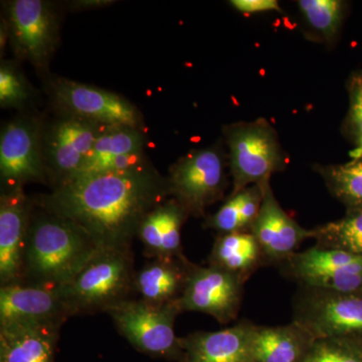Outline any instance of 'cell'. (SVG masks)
<instances>
[{
	"mask_svg": "<svg viewBox=\"0 0 362 362\" xmlns=\"http://www.w3.org/2000/svg\"><path fill=\"white\" fill-rule=\"evenodd\" d=\"M170 195L149 165L77 176L54 187L42 207L71 221L99 249H131L142 221Z\"/></svg>",
	"mask_w": 362,
	"mask_h": 362,
	"instance_id": "obj_1",
	"label": "cell"
},
{
	"mask_svg": "<svg viewBox=\"0 0 362 362\" xmlns=\"http://www.w3.org/2000/svg\"><path fill=\"white\" fill-rule=\"evenodd\" d=\"M44 209L30 216L21 282L62 288L99 247L75 223Z\"/></svg>",
	"mask_w": 362,
	"mask_h": 362,
	"instance_id": "obj_2",
	"label": "cell"
},
{
	"mask_svg": "<svg viewBox=\"0 0 362 362\" xmlns=\"http://www.w3.org/2000/svg\"><path fill=\"white\" fill-rule=\"evenodd\" d=\"M131 249H98L70 283L59 288L71 316L109 312L134 291Z\"/></svg>",
	"mask_w": 362,
	"mask_h": 362,
	"instance_id": "obj_3",
	"label": "cell"
},
{
	"mask_svg": "<svg viewBox=\"0 0 362 362\" xmlns=\"http://www.w3.org/2000/svg\"><path fill=\"white\" fill-rule=\"evenodd\" d=\"M223 136L233 180L230 194L271 180L289 164L277 131L265 118L226 125Z\"/></svg>",
	"mask_w": 362,
	"mask_h": 362,
	"instance_id": "obj_4",
	"label": "cell"
},
{
	"mask_svg": "<svg viewBox=\"0 0 362 362\" xmlns=\"http://www.w3.org/2000/svg\"><path fill=\"white\" fill-rule=\"evenodd\" d=\"M117 329L141 354L154 358L180 362L181 338L175 323L181 313L177 303L157 305L142 299H128L108 312Z\"/></svg>",
	"mask_w": 362,
	"mask_h": 362,
	"instance_id": "obj_5",
	"label": "cell"
},
{
	"mask_svg": "<svg viewBox=\"0 0 362 362\" xmlns=\"http://www.w3.org/2000/svg\"><path fill=\"white\" fill-rule=\"evenodd\" d=\"M228 154L218 146L195 150L176 162L168 178L171 197L188 216H204L228 187Z\"/></svg>",
	"mask_w": 362,
	"mask_h": 362,
	"instance_id": "obj_6",
	"label": "cell"
},
{
	"mask_svg": "<svg viewBox=\"0 0 362 362\" xmlns=\"http://www.w3.org/2000/svg\"><path fill=\"white\" fill-rule=\"evenodd\" d=\"M315 339H362V293H342L301 287L294 304V320Z\"/></svg>",
	"mask_w": 362,
	"mask_h": 362,
	"instance_id": "obj_7",
	"label": "cell"
},
{
	"mask_svg": "<svg viewBox=\"0 0 362 362\" xmlns=\"http://www.w3.org/2000/svg\"><path fill=\"white\" fill-rule=\"evenodd\" d=\"M286 276L301 287L362 293V256L314 246L281 264Z\"/></svg>",
	"mask_w": 362,
	"mask_h": 362,
	"instance_id": "obj_8",
	"label": "cell"
},
{
	"mask_svg": "<svg viewBox=\"0 0 362 362\" xmlns=\"http://www.w3.org/2000/svg\"><path fill=\"white\" fill-rule=\"evenodd\" d=\"M245 283L223 269L190 263L185 288L178 298L180 312H201L226 324L237 318Z\"/></svg>",
	"mask_w": 362,
	"mask_h": 362,
	"instance_id": "obj_9",
	"label": "cell"
},
{
	"mask_svg": "<svg viewBox=\"0 0 362 362\" xmlns=\"http://www.w3.org/2000/svg\"><path fill=\"white\" fill-rule=\"evenodd\" d=\"M0 173L8 189L45 180L40 126L20 118L6 126L0 138Z\"/></svg>",
	"mask_w": 362,
	"mask_h": 362,
	"instance_id": "obj_10",
	"label": "cell"
},
{
	"mask_svg": "<svg viewBox=\"0 0 362 362\" xmlns=\"http://www.w3.org/2000/svg\"><path fill=\"white\" fill-rule=\"evenodd\" d=\"M263 201L251 232L258 240L266 263L281 264L296 254L305 240L313 239L312 230L302 228L279 204L271 180L262 183Z\"/></svg>",
	"mask_w": 362,
	"mask_h": 362,
	"instance_id": "obj_11",
	"label": "cell"
},
{
	"mask_svg": "<svg viewBox=\"0 0 362 362\" xmlns=\"http://www.w3.org/2000/svg\"><path fill=\"white\" fill-rule=\"evenodd\" d=\"M71 314L59 288L13 283L0 288V325L61 324Z\"/></svg>",
	"mask_w": 362,
	"mask_h": 362,
	"instance_id": "obj_12",
	"label": "cell"
},
{
	"mask_svg": "<svg viewBox=\"0 0 362 362\" xmlns=\"http://www.w3.org/2000/svg\"><path fill=\"white\" fill-rule=\"evenodd\" d=\"M8 30L18 52L35 65L44 66L57 40L52 7L42 0H16L8 11Z\"/></svg>",
	"mask_w": 362,
	"mask_h": 362,
	"instance_id": "obj_13",
	"label": "cell"
},
{
	"mask_svg": "<svg viewBox=\"0 0 362 362\" xmlns=\"http://www.w3.org/2000/svg\"><path fill=\"white\" fill-rule=\"evenodd\" d=\"M54 96L66 110L90 122L136 128L139 120L137 111L129 102L88 85L59 80L54 85Z\"/></svg>",
	"mask_w": 362,
	"mask_h": 362,
	"instance_id": "obj_14",
	"label": "cell"
},
{
	"mask_svg": "<svg viewBox=\"0 0 362 362\" xmlns=\"http://www.w3.org/2000/svg\"><path fill=\"white\" fill-rule=\"evenodd\" d=\"M32 206L23 187L8 189L0 199V285L23 279Z\"/></svg>",
	"mask_w": 362,
	"mask_h": 362,
	"instance_id": "obj_15",
	"label": "cell"
},
{
	"mask_svg": "<svg viewBox=\"0 0 362 362\" xmlns=\"http://www.w3.org/2000/svg\"><path fill=\"white\" fill-rule=\"evenodd\" d=\"M100 133L94 123L80 118L61 121L52 128L47 160L56 187L81 173Z\"/></svg>",
	"mask_w": 362,
	"mask_h": 362,
	"instance_id": "obj_16",
	"label": "cell"
},
{
	"mask_svg": "<svg viewBox=\"0 0 362 362\" xmlns=\"http://www.w3.org/2000/svg\"><path fill=\"white\" fill-rule=\"evenodd\" d=\"M255 324L243 321L226 329L199 331L181 338L180 362H255Z\"/></svg>",
	"mask_w": 362,
	"mask_h": 362,
	"instance_id": "obj_17",
	"label": "cell"
},
{
	"mask_svg": "<svg viewBox=\"0 0 362 362\" xmlns=\"http://www.w3.org/2000/svg\"><path fill=\"white\" fill-rule=\"evenodd\" d=\"M61 324L0 325V362H56Z\"/></svg>",
	"mask_w": 362,
	"mask_h": 362,
	"instance_id": "obj_18",
	"label": "cell"
},
{
	"mask_svg": "<svg viewBox=\"0 0 362 362\" xmlns=\"http://www.w3.org/2000/svg\"><path fill=\"white\" fill-rule=\"evenodd\" d=\"M188 214L175 199L162 202L142 221L137 238L149 258H185L181 228Z\"/></svg>",
	"mask_w": 362,
	"mask_h": 362,
	"instance_id": "obj_19",
	"label": "cell"
},
{
	"mask_svg": "<svg viewBox=\"0 0 362 362\" xmlns=\"http://www.w3.org/2000/svg\"><path fill=\"white\" fill-rule=\"evenodd\" d=\"M315 337L293 321L283 326L255 325V362H306Z\"/></svg>",
	"mask_w": 362,
	"mask_h": 362,
	"instance_id": "obj_20",
	"label": "cell"
},
{
	"mask_svg": "<svg viewBox=\"0 0 362 362\" xmlns=\"http://www.w3.org/2000/svg\"><path fill=\"white\" fill-rule=\"evenodd\" d=\"M190 263L187 257L152 259L136 272L134 291L149 303H175L185 288Z\"/></svg>",
	"mask_w": 362,
	"mask_h": 362,
	"instance_id": "obj_21",
	"label": "cell"
},
{
	"mask_svg": "<svg viewBox=\"0 0 362 362\" xmlns=\"http://www.w3.org/2000/svg\"><path fill=\"white\" fill-rule=\"evenodd\" d=\"M266 263L258 240L251 232L220 233L214 242L209 265L218 267L246 283Z\"/></svg>",
	"mask_w": 362,
	"mask_h": 362,
	"instance_id": "obj_22",
	"label": "cell"
},
{
	"mask_svg": "<svg viewBox=\"0 0 362 362\" xmlns=\"http://www.w3.org/2000/svg\"><path fill=\"white\" fill-rule=\"evenodd\" d=\"M263 201L262 185H252L235 194L206 221L207 228L220 233L250 232L261 209Z\"/></svg>",
	"mask_w": 362,
	"mask_h": 362,
	"instance_id": "obj_23",
	"label": "cell"
},
{
	"mask_svg": "<svg viewBox=\"0 0 362 362\" xmlns=\"http://www.w3.org/2000/svg\"><path fill=\"white\" fill-rule=\"evenodd\" d=\"M142 146V135L136 128L112 126L98 136L82 170L77 176L104 173L107 166L118 157L141 153Z\"/></svg>",
	"mask_w": 362,
	"mask_h": 362,
	"instance_id": "obj_24",
	"label": "cell"
},
{
	"mask_svg": "<svg viewBox=\"0 0 362 362\" xmlns=\"http://www.w3.org/2000/svg\"><path fill=\"white\" fill-rule=\"evenodd\" d=\"M299 13L311 37L327 47L337 44L349 14V4L343 0H299Z\"/></svg>",
	"mask_w": 362,
	"mask_h": 362,
	"instance_id": "obj_25",
	"label": "cell"
},
{
	"mask_svg": "<svg viewBox=\"0 0 362 362\" xmlns=\"http://www.w3.org/2000/svg\"><path fill=\"white\" fill-rule=\"evenodd\" d=\"M314 170L346 211L362 209V157L345 163L316 164Z\"/></svg>",
	"mask_w": 362,
	"mask_h": 362,
	"instance_id": "obj_26",
	"label": "cell"
},
{
	"mask_svg": "<svg viewBox=\"0 0 362 362\" xmlns=\"http://www.w3.org/2000/svg\"><path fill=\"white\" fill-rule=\"evenodd\" d=\"M315 246L362 256V209L313 228Z\"/></svg>",
	"mask_w": 362,
	"mask_h": 362,
	"instance_id": "obj_27",
	"label": "cell"
},
{
	"mask_svg": "<svg viewBox=\"0 0 362 362\" xmlns=\"http://www.w3.org/2000/svg\"><path fill=\"white\" fill-rule=\"evenodd\" d=\"M349 95V110L343 120L341 131L345 139L351 145V159L362 157V70L350 74L345 82Z\"/></svg>",
	"mask_w": 362,
	"mask_h": 362,
	"instance_id": "obj_28",
	"label": "cell"
},
{
	"mask_svg": "<svg viewBox=\"0 0 362 362\" xmlns=\"http://www.w3.org/2000/svg\"><path fill=\"white\" fill-rule=\"evenodd\" d=\"M306 362H362V339L317 338Z\"/></svg>",
	"mask_w": 362,
	"mask_h": 362,
	"instance_id": "obj_29",
	"label": "cell"
},
{
	"mask_svg": "<svg viewBox=\"0 0 362 362\" xmlns=\"http://www.w3.org/2000/svg\"><path fill=\"white\" fill-rule=\"evenodd\" d=\"M28 92L23 81L13 66L0 68V103L2 107L20 106L25 102Z\"/></svg>",
	"mask_w": 362,
	"mask_h": 362,
	"instance_id": "obj_30",
	"label": "cell"
},
{
	"mask_svg": "<svg viewBox=\"0 0 362 362\" xmlns=\"http://www.w3.org/2000/svg\"><path fill=\"white\" fill-rule=\"evenodd\" d=\"M230 6L240 13L250 14L262 13H283L277 0H232Z\"/></svg>",
	"mask_w": 362,
	"mask_h": 362,
	"instance_id": "obj_31",
	"label": "cell"
}]
</instances>
